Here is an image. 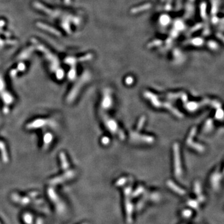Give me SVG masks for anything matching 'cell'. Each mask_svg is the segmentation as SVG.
I'll list each match as a JSON object with an SVG mask.
<instances>
[{
    "instance_id": "cell-1",
    "label": "cell",
    "mask_w": 224,
    "mask_h": 224,
    "mask_svg": "<svg viewBox=\"0 0 224 224\" xmlns=\"http://www.w3.org/2000/svg\"><path fill=\"white\" fill-rule=\"evenodd\" d=\"M181 215L185 219H188L192 216V212L189 209H185L182 212Z\"/></svg>"
},
{
    "instance_id": "cell-2",
    "label": "cell",
    "mask_w": 224,
    "mask_h": 224,
    "mask_svg": "<svg viewBox=\"0 0 224 224\" xmlns=\"http://www.w3.org/2000/svg\"><path fill=\"white\" fill-rule=\"evenodd\" d=\"M24 222H26L27 224L31 223L32 222H33V218L31 216V215L26 214L24 217Z\"/></svg>"
}]
</instances>
